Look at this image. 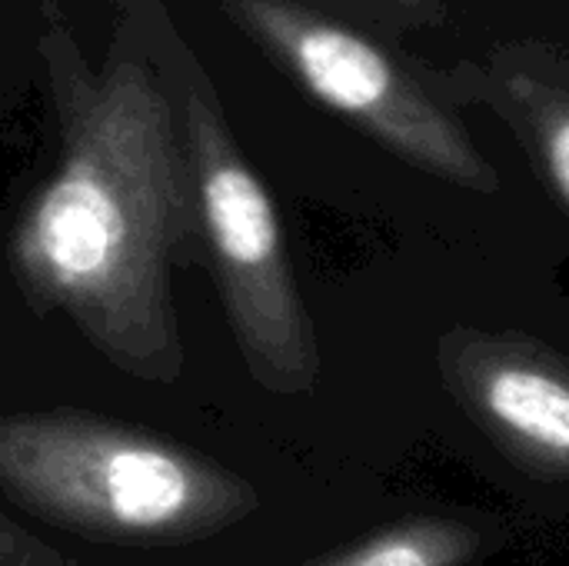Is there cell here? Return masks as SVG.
I'll return each instance as SVG.
<instances>
[{
    "mask_svg": "<svg viewBox=\"0 0 569 566\" xmlns=\"http://www.w3.org/2000/svg\"><path fill=\"white\" fill-rule=\"evenodd\" d=\"M90 63L57 0L40 3L37 53L57 120V167L10 230L23 300L63 314L110 364L173 380L183 344L173 270L200 260L180 103L123 7Z\"/></svg>",
    "mask_w": 569,
    "mask_h": 566,
    "instance_id": "1",
    "label": "cell"
},
{
    "mask_svg": "<svg viewBox=\"0 0 569 566\" xmlns=\"http://www.w3.org/2000/svg\"><path fill=\"white\" fill-rule=\"evenodd\" d=\"M450 377L487 430L527 467L569 477V364L517 344H467Z\"/></svg>",
    "mask_w": 569,
    "mask_h": 566,
    "instance_id": "5",
    "label": "cell"
},
{
    "mask_svg": "<svg viewBox=\"0 0 569 566\" xmlns=\"http://www.w3.org/2000/svg\"><path fill=\"white\" fill-rule=\"evenodd\" d=\"M113 7L133 13L157 67L177 93L193 177L200 260L213 277L250 374L270 390H307L320 364L317 340L263 180L233 140L217 90L177 33L163 0H113Z\"/></svg>",
    "mask_w": 569,
    "mask_h": 566,
    "instance_id": "2",
    "label": "cell"
},
{
    "mask_svg": "<svg viewBox=\"0 0 569 566\" xmlns=\"http://www.w3.org/2000/svg\"><path fill=\"white\" fill-rule=\"evenodd\" d=\"M543 153H547L553 183L560 187L563 200L569 203V110L553 113L543 123Z\"/></svg>",
    "mask_w": 569,
    "mask_h": 566,
    "instance_id": "7",
    "label": "cell"
},
{
    "mask_svg": "<svg viewBox=\"0 0 569 566\" xmlns=\"http://www.w3.org/2000/svg\"><path fill=\"white\" fill-rule=\"evenodd\" d=\"M387 3H400V7H407V3H413V0H387Z\"/></svg>",
    "mask_w": 569,
    "mask_h": 566,
    "instance_id": "8",
    "label": "cell"
},
{
    "mask_svg": "<svg viewBox=\"0 0 569 566\" xmlns=\"http://www.w3.org/2000/svg\"><path fill=\"white\" fill-rule=\"evenodd\" d=\"M220 13L330 110L357 120L403 157L460 183L490 190L460 127L363 33L303 0H217Z\"/></svg>",
    "mask_w": 569,
    "mask_h": 566,
    "instance_id": "3",
    "label": "cell"
},
{
    "mask_svg": "<svg viewBox=\"0 0 569 566\" xmlns=\"http://www.w3.org/2000/svg\"><path fill=\"white\" fill-rule=\"evenodd\" d=\"M480 537L457 520H413L323 566H463Z\"/></svg>",
    "mask_w": 569,
    "mask_h": 566,
    "instance_id": "6",
    "label": "cell"
},
{
    "mask_svg": "<svg viewBox=\"0 0 569 566\" xmlns=\"http://www.w3.org/2000/svg\"><path fill=\"white\" fill-rule=\"evenodd\" d=\"M0 480L53 510L160 530L193 510L210 474L140 430L77 414L0 420Z\"/></svg>",
    "mask_w": 569,
    "mask_h": 566,
    "instance_id": "4",
    "label": "cell"
}]
</instances>
